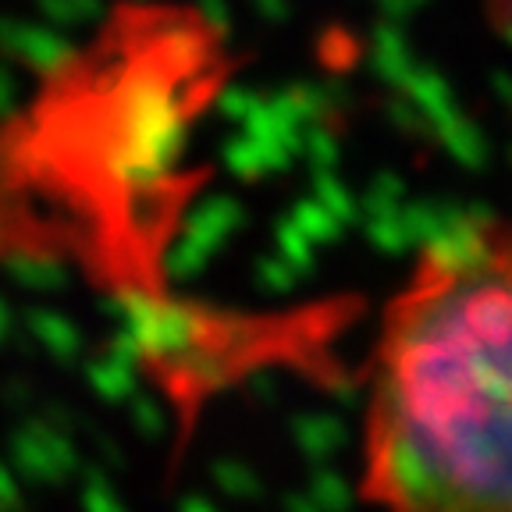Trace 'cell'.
Here are the masks:
<instances>
[{"instance_id": "obj_1", "label": "cell", "mask_w": 512, "mask_h": 512, "mask_svg": "<svg viewBox=\"0 0 512 512\" xmlns=\"http://www.w3.org/2000/svg\"><path fill=\"white\" fill-rule=\"evenodd\" d=\"M509 264L502 224L466 228L384 310L363 427L377 512H512Z\"/></svg>"}]
</instances>
